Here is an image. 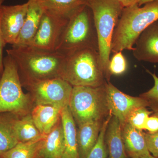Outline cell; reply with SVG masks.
Masks as SVG:
<instances>
[{
	"mask_svg": "<svg viewBox=\"0 0 158 158\" xmlns=\"http://www.w3.org/2000/svg\"><path fill=\"white\" fill-rule=\"evenodd\" d=\"M17 65L22 85L61 78L65 56L31 46L12 47L6 50Z\"/></svg>",
	"mask_w": 158,
	"mask_h": 158,
	"instance_id": "obj_1",
	"label": "cell"
},
{
	"mask_svg": "<svg viewBox=\"0 0 158 158\" xmlns=\"http://www.w3.org/2000/svg\"><path fill=\"white\" fill-rule=\"evenodd\" d=\"M158 20V1L141 7L138 4L125 7L113 35L111 52L132 51L136 41L148 26Z\"/></svg>",
	"mask_w": 158,
	"mask_h": 158,
	"instance_id": "obj_2",
	"label": "cell"
},
{
	"mask_svg": "<svg viewBox=\"0 0 158 158\" xmlns=\"http://www.w3.org/2000/svg\"><path fill=\"white\" fill-rule=\"evenodd\" d=\"M98 51V41L93 14L87 5L69 15L57 52L65 56L84 49Z\"/></svg>",
	"mask_w": 158,
	"mask_h": 158,
	"instance_id": "obj_3",
	"label": "cell"
},
{
	"mask_svg": "<svg viewBox=\"0 0 158 158\" xmlns=\"http://www.w3.org/2000/svg\"><path fill=\"white\" fill-rule=\"evenodd\" d=\"M93 14L98 41V53L105 79L110 81L109 71L112 37L123 6L118 0H87Z\"/></svg>",
	"mask_w": 158,
	"mask_h": 158,
	"instance_id": "obj_4",
	"label": "cell"
},
{
	"mask_svg": "<svg viewBox=\"0 0 158 158\" xmlns=\"http://www.w3.org/2000/svg\"><path fill=\"white\" fill-rule=\"evenodd\" d=\"M61 78L73 87L104 85L106 81L98 51L84 49L65 56Z\"/></svg>",
	"mask_w": 158,
	"mask_h": 158,
	"instance_id": "obj_5",
	"label": "cell"
},
{
	"mask_svg": "<svg viewBox=\"0 0 158 158\" xmlns=\"http://www.w3.org/2000/svg\"><path fill=\"white\" fill-rule=\"evenodd\" d=\"M68 106L78 127L90 122H103L111 113L105 84L98 87H73Z\"/></svg>",
	"mask_w": 158,
	"mask_h": 158,
	"instance_id": "obj_6",
	"label": "cell"
},
{
	"mask_svg": "<svg viewBox=\"0 0 158 158\" xmlns=\"http://www.w3.org/2000/svg\"><path fill=\"white\" fill-rule=\"evenodd\" d=\"M3 65L0 80V113L9 112L19 116L27 115L30 97L23 91L17 65L8 55L3 59Z\"/></svg>",
	"mask_w": 158,
	"mask_h": 158,
	"instance_id": "obj_7",
	"label": "cell"
},
{
	"mask_svg": "<svg viewBox=\"0 0 158 158\" xmlns=\"http://www.w3.org/2000/svg\"><path fill=\"white\" fill-rule=\"evenodd\" d=\"M25 86L36 105H50L63 109L69 106L73 87L61 78L31 82Z\"/></svg>",
	"mask_w": 158,
	"mask_h": 158,
	"instance_id": "obj_8",
	"label": "cell"
},
{
	"mask_svg": "<svg viewBox=\"0 0 158 158\" xmlns=\"http://www.w3.org/2000/svg\"><path fill=\"white\" fill-rule=\"evenodd\" d=\"M69 17L44 10L37 33L29 46L56 51Z\"/></svg>",
	"mask_w": 158,
	"mask_h": 158,
	"instance_id": "obj_9",
	"label": "cell"
},
{
	"mask_svg": "<svg viewBox=\"0 0 158 158\" xmlns=\"http://www.w3.org/2000/svg\"><path fill=\"white\" fill-rule=\"evenodd\" d=\"M105 87L109 110L113 116L118 118L121 126L126 123L128 116L133 110L148 106V103L144 98L126 94L110 81H106Z\"/></svg>",
	"mask_w": 158,
	"mask_h": 158,
	"instance_id": "obj_10",
	"label": "cell"
},
{
	"mask_svg": "<svg viewBox=\"0 0 158 158\" xmlns=\"http://www.w3.org/2000/svg\"><path fill=\"white\" fill-rule=\"evenodd\" d=\"M28 2L1 7L0 22L3 40L6 44H15L25 19Z\"/></svg>",
	"mask_w": 158,
	"mask_h": 158,
	"instance_id": "obj_11",
	"label": "cell"
},
{
	"mask_svg": "<svg viewBox=\"0 0 158 158\" xmlns=\"http://www.w3.org/2000/svg\"><path fill=\"white\" fill-rule=\"evenodd\" d=\"M132 52L138 61L158 63V20L141 33Z\"/></svg>",
	"mask_w": 158,
	"mask_h": 158,
	"instance_id": "obj_12",
	"label": "cell"
},
{
	"mask_svg": "<svg viewBox=\"0 0 158 158\" xmlns=\"http://www.w3.org/2000/svg\"><path fill=\"white\" fill-rule=\"evenodd\" d=\"M28 6L24 23L18 38L12 47L29 46L39 28L44 9L39 0H28Z\"/></svg>",
	"mask_w": 158,
	"mask_h": 158,
	"instance_id": "obj_13",
	"label": "cell"
},
{
	"mask_svg": "<svg viewBox=\"0 0 158 158\" xmlns=\"http://www.w3.org/2000/svg\"><path fill=\"white\" fill-rule=\"evenodd\" d=\"M122 135L125 150L128 157L141 158L150 155L144 133L126 123L122 126Z\"/></svg>",
	"mask_w": 158,
	"mask_h": 158,
	"instance_id": "obj_14",
	"label": "cell"
},
{
	"mask_svg": "<svg viewBox=\"0 0 158 158\" xmlns=\"http://www.w3.org/2000/svg\"><path fill=\"white\" fill-rule=\"evenodd\" d=\"M60 108L50 105H36L31 115L34 124L43 135L49 134L61 118Z\"/></svg>",
	"mask_w": 158,
	"mask_h": 158,
	"instance_id": "obj_15",
	"label": "cell"
},
{
	"mask_svg": "<svg viewBox=\"0 0 158 158\" xmlns=\"http://www.w3.org/2000/svg\"><path fill=\"white\" fill-rule=\"evenodd\" d=\"M65 150L62 158H80L77 140L76 123L69 106L61 112Z\"/></svg>",
	"mask_w": 158,
	"mask_h": 158,
	"instance_id": "obj_16",
	"label": "cell"
},
{
	"mask_svg": "<svg viewBox=\"0 0 158 158\" xmlns=\"http://www.w3.org/2000/svg\"><path fill=\"white\" fill-rule=\"evenodd\" d=\"M103 122H90L78 127L77 140L80 158H87L95 146Z\"/></svg>",
	"mask_w": 158,
	"mask_h": 158,
	"instance_id": "obj_17",
	"label": "cell"
},
{
	"mask_svg": "<svg viewBox=\"0 0 158 158\" xmlns=\"http://www.w3.org/2000/svg\"><path fill=\"white\" fill-rule=\"evenodd\" d=\"M105 142L108 158H128L125 150L122 135L120 122L115 116H112L107 127Z\"/></svg>",
	"mask_w": 158,
	"mask_h": 158,
	"instance_id": "obj_18",
	"label": "cell"
},
{
	"mask_svg": "<svg viewBox=\"0 0 158 158\" xmlns=\"http://www.w3.org/2000/svg\"><path fill=\"white\" fill-rule=\"evenodd\" d=\"M64 150V135L60 118L50 132L44 138L40 156L42 158H62Z\"/></svg>",
	"mask_w": 158,
	"mask_h": 158,
	"instance_id": "obj_19",
	"label": "cell"
},
{
	"mask_svg": "<svg viewBox=\"0 0 158 158\" xmlns=\"http://www.w3.org/2000/svg\"><path fill=\"white\" fill-rule=\"evenodd\" d=\"M18 116L9 112L0 113V158L19 142L14 128Z\"/></svg>",
	"mask_w": 158,
	"mask_h": 158,
	"instance_id": "obj_20",
	"label": "cell"
},
{
	"mask_svg": "<svg viewBox=\"0 0 158 158\" xmlns=\"http://www.w3.org/2000/svg\"><path fill=\"white\" fill-rule=\"evenodd\" d=\"M45 136L32 141L19 142L1 158H42L40 150Z\"/></svg>",
	"mask_w": 158,
	"mask_h": 158,
	"instance_id": "obj_21",
	"label": "cell"
},
{
	"mask_svg": "<svg viewBox=\"0 0 158 158\" xmlns=\"http://www.w3.org/2000/svg\"><path fill=\"white\" fill-rule=\"evenodd\" d=\"M14 128L19 142L32 141L44 136L37 129L31 114L18 116L15 121Z\"/></svg>",
	"mask_w": 158,
	"mask_h": 158,
	"instance_id": "obj_22",
	"label": "cell"
},
{
	"mask_svg": "<svg viewBox=\"0 0 158 158\" xmlns=\"http://www.w3.org/2000/svg\"><path fill=\"white\" fill-rule=\"evenodd\" d=\"M87 0H39L44 10L69 17L80 6L86 5Z\"/></svg>",
	"mask_w": 158,
	"mask_h": 158,
	"instance_id": "obj_23",
	"label": "cell"
},
{
	"mask_svg": "<svg viewBox=\"0 0 158 158\" xmlns=\"http://www.w3.org/2000/svg\"><path fill=\"white\" fill-rule=\"evenodd\" d=\"M111 114H110L103 123L97 142L87 158H108L107 150L105 142V136L108 125L113 116Z\"/></svg>",
	"mask_w": 158,
	"mask_h": 158,
	"instance_id": "obj_24",
	"label": "cell"
},
{
	"mask_svg": "<svg viewBox=\"0 0 158 158\" xmlns=\"http://www.w3.org/2000/svg\"><path fill=\"white\" fill-rule=\"evenodd\" d=\"M153 112L146 107H140L133 110L127 118L126 122L139 130H144L148 118Z\"/></svg>",
	"mask_w": 158,
	"mask_h": 158,
	"instance_id": "obj_25",
	"label": "cell"
},
{
	"mask_svg": "<svg viewBox=\"0 0 158 158\" xmlns=\"http://www.w3.org/2000/svg\"><path fill=\"white\" fill-rule=\"evenodd\" d=\"M127 68V61L122 52L114 53L109 63V71L110 75H120L126 71Z\"/></svg>",
	"mask_w": 158,
	"mask_h": 158,
	"instance_id": "obj_26",
	"label": "cell"
},
{
	"mask_svg": "<svg viewBox=\"0 0 158 158\" xmlns=\"http://www.w3.org/2000/svg\"><path fill=\"white\" fill-rule=\"evenodd\" d=\"M146 71L153 78L154 85L151 89L141 94L140 97L147 101L148 107L152 110L153 112L158 113V77L155 73H152L148 70Z\"/></svg>",
	"mask_w": 158,
	"mask_h": 158,
	"instance_id": "obj_27",
	"label": "cell"
},
{
	"mask_svg": "<svg viewBox=\"0 0 158 158\" xmlns=\"http://www.w3.org/2000/svg\"><path fill=\"white\" fill-rule=\"evenodd\" d=\"M144 135L148 151L154 157L158 158V132L144 133Z\"/></svg>",
	"mask_w": 158,
	"mask_h": 158,
	"instance_id": "obj_28",
	"label": "cell"
},
{
	"mask_svg": "<svg viewBox=\"0 0 158 158\" xmlns=\"http://www.w3.org/2000/svg\"><path fill=\"white\" fill-rule=\"evenodd\" d=\"M144 130L148 132L154 133L158 132V113H155L148 118Z\"/></svg>",
	"mask_w": 158,
	"mask_h": 158,
	"instance_id": "obj_29",
	"label": "cell"
},
{
	"mask_svg": "<svg viewBox=\"0 0 158 158\" xmlns=\"http://www.w3.org/2000/svg\"><path fill=\"white\" fill-rule=\"evenodd\" d=\"M5 0H0V12H1V7L3 5V3ZM6 44L3 40L2 30H1V22H0V72L3 73L4 70V65H3V49Z\"/></svg>",
	"mask_w": 158,
	"mask_h": 158,
	"instance_id": "obj_30",
	"label": "cell"
},
{
	"mask_svg": "<svg viewBox=\"0 0 158 158\" xmlns=\"http://www.w3.org/2000/svg\"><path fill=\"white\" fill-rule=\"evenodd\" d=\"M123 7H127L137 4V0H118Z\"/></svg>",
	"mask_w": 158,
	"mask_h": 158,
	"instance_id": "obj_31",
	"label": "cell"
},
{
	"mask_svg": "<svg viewBox=\"0 0 158 158\" xmlns=\"http://www.w3.org/2000/svg\"><path fill=\"white\" fill-rule=\"evenodd\" d=\"M158 0H137V4L139 6H141L146 3Z\"/></svg>",
	"mask_w": 158,
	"mask_h": 158,
	"instance_id": "obj_32",
	"label": "cell"
},
{
	"mask_svg": "<svg viewBox=\"0 0 158 158\" xmlns=\"http://www.w3.org/2000/svg\"><path fill=\"white\" fill-rule=\"evenodd\" d=\"M141 158H156L155 157H154L152 155H150Z\"/></svg>",
	"mask_w": 158,
	"mask_h": 158,
	"instance_id": "obj_33",
	"label": "cell"
},
{
	"mask_svg": "<svg viewBox=\"0 0 158 158\" xmlns=\"http://www.w3.org/2000/svg\"><path fill=\"white\" fill-rule=\"evenodd\" d=\"M2 73L0 72V80H1V77H2Z\"/></svg>",
	"mask_w": 158,
	"mask_h": 158,
	"instance_id": "obj_34",
	"label": "cell"
},
{
	"mask_svg": "<svg viewBox=\"0 0 158 158\" xmlns=\"http://www.w3.org/2000/svg\"></svg>",
	"mask_w": 158,
	"mask_h": 158,
	"instance_id": "obj_35",
	"label": "cell"
}]
</instances>
